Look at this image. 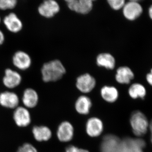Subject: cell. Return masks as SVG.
<instances>
[{
  "label": "cell",
  "mask_w": 152,
  "mask_h": 152,
  "mask_svg": "<svg viewBox=\"0 0 152 152\" xmlns=\"http://www.w3.org/2000/svg\"><path fill=\"white\" fill-rule=\"evenodd\" d=\"M3 23L7 29L12 33H17L21 31L23 23L18 15L14 12L10 13L4 18Z\"/></svg>",
  "instance_id": "14"
},
{
  "label": "cell",
  "mask_w": 152,
  "mask_h": 152,
  "mask_svg": "<svg viewBox=\"0 0 152 152\" xmlns=\"http://www.w3.org/2000/svg\"><path fill=\"white\" fill-rule=\"evenodd\" d=\"M74 129L72 125L67 121H63L58 127L57 136L60 142H67L72 140Z\"/></svg>",
  "instance_id": "9"
},
{
  "label": "cell",
  "mask_w": 152,
  "mask_h": 152,
  "mask_svg": "<svg viewBox=\"0 0 152 152\" xmlns=\"http://www.w3.org/2000/svg\"><path fill=\"white\" fill-rule=\"evenodd\" d=\"M96 86L95 78L88 73L81 75L77 78L76 86L81 92L88 94L91 92Z\"/></svg>",
  "instance_id": "8"
},
{
  "label": "cell",
  "mask_w": 152,
  "mask_h": 152,
  "mask_svg": "<svg viewBox=\"0 0 152 152\" xmlns=\"http://www.w3.org/2000/svg\"><path fill=\"white\" fill-rule=\"evenodd\" d=\"M145 79L148 84L152 87V68L150 69V72L146 75Z\"/></svg>",
  "instance_id": "27"
},
{
  "label": "cell",
  "mask_w": 152,
  "mask_h": 152,
  "mask_svg": "<svg viewBox=\"0 0 152 152\" xmlns=\"http://www.w3.org/2000/svg\"><path fill=\"white\" fill-rule=\"evenodd\" d=\"M66 73L64 66L58 60L45 63L41 69L42 79L46 83L57 81L61 80Z\"/></svg>",
  "instance_id": "1"
},
{
  "label": "cell",
  "mask_w": 152,
  "mask_h": 152,
  "mask_svg": "<svg viewBox=\"0 0 152 152\" xmlns=\"http://www.w3.org/2000/svg\"><path fill=\"white\" fill-rule=\"evenodd\" d=\"M128 94L133 99H143L147 95L146 88L140 83H133L129 87Z\"/></svg>",
  "instance_id": "20"
},
{
  "label": "cell",
  "mask_w": 152,
  "mask_h": 152,
  "mask_svg": "<svg viewBox=\"0 0 152 152\" xmlns=\"http://www.w3.org/2000/svg\"><path fill=\"white\" fill-rule=\"evenodd\" d=\"M33 135L38 142L47 141L51 139L52 131L50 128L46 126H35L32 129Z\"/></svg>",
  "instance_id": "21"
},
{
  "label": "cell",
  "mask_w": 152,
  "mask_h": 152,
  "mask_svg": "<svg viewBox=\"0 0 152 152\" xmlns=\"http://www.w3.org/2000/svg\"><path fill=\"white\" fill-rule=\"evenodd\" d=\"M22 80L21 76L18 72L11 69H7L5 71L3 83L7 88H14L20 85Z\"/></svg>",
  "instance_id": "13"
},
{
  "label": "cell",
  "mask_w": 152,
  "mask_h": 152,
  "mask_svg": "<svg viewBox=\"0 0 152 152\" xmlns=\"http://www.w3.org/2000/svg\"><path fill=\"white\" fill-rule=\"evenodd\" d=\"M121 140L115 135L104 136L100 145L101 152H119Z\"/></svg>",
  "instance_id": "6"
},
{
  "label": "cell",
  "mask_w": 152,
  "mask_h": 152,
  "mask_svg": "<svg viewBox=\"0 0 152 152\" xmlns=\"http://www.w3.org/2000/svg\"><path fill=\"white\" fill-rule=\"evenodd\" d=\"M66 2L69 10L82 15L89 13L94 6L92 0H66Z\"/></svg>",
  "instance_id": "5"
},
{
  "label": "cell",
  "mask_w": 152,
  "mask_h": 152,
  "mask_svg": "<svg viewBox=\"0 0 152 152\" xmlns=\"http://www.w3.org/2000/svg\"><path fill=\"white\" fill-rule=\"evenodd\" d=\"M97 65L109 70L113 69L116 66L115 57L109 53L99 54L96 58Z\"/></svg>",
  "instance_id": "18"
},
{
  "label": "cell",
  "mask_w": 152,
  "mask_h": 152,
  "mask_svg": "<svg viewBox=\"0 0 152 152\" xmlns=\"http://www.w3.org/2000/svg\"><path fill=\"white\" fill-rule=\"evenodd\" d=\"M17 152H38L35 147L30 143H25L18 149Z\"/></svg>",
  "instance_id": "25"
},
{
  "label": "cell",
  "mask_w": 152,
  "mask_h": 152,
  "mask_svg": "<svg viewBox=\"0 0 152 152\" xmlns=\"http://www.w3.org/2000/svg\"><path fill=\"white\" fill-rule=\"evenodd\" d=\"M12 63L14 66L20 70H26L30 67L32 60L29 55L23 51H18L12 57Z\"/></svg>",
  "instance_id": "11"
},
{
  "label": "cell",
  "mask_w": 152,
  "mask_h": 152,
  "mask_svg": "<svg viewBox=\"0 0 152 152\" xmlns=\"http://www.w3.org/2000/svg\"><path fill=\"white\" fill-rule=\"evenodd\" d=\"M17 4V0H0V10H12L16 7Z\"/></svg>",
  "instance_id": "23"
},
{
  "label": "cell",
  "mask_w": 152,
  "mask_h": 152,
  "mask_svg": "<svg viewBox=\"0 0 152 152\" xmlns=\"http://www.w3.org/2000/svg\"><path fill=\"white\" fill-rule=\"evenodd\" d=\"M92 103L88 97L81 96L77 99L75 104L76 111L82 115H86L90 113Z\"/></svg>",
  "instance_id": "19"
},
{
  "label": "cell",
  "mask_w": 152,
  "mask_h": 152,
  "mask_svg": "<svg viewBox=\"0 0 152 152\" xmlns=\"http://www.w3.org/2000/svg\"><path fill=\"white\" fill-rule=\"evenodd\" d=\"M149 131L151 133V142L152 144V119L149 122Z\"/></svg>",
  "instance_id": "30"
},
{
  "label": "cell",
  "mask_w": 152,
  "mask_h": 152,
  "mask_svg": "<svg viewBox=\"0 0 152 152\" xmlns=\"http://www.w3.org/2000/svg\"><path fill=\"white\" fill-rule=\"evenodd\" d=\"M103 129V124L102 120L99 118H90L86 124V132L87 134L91 137H96L100 136Z\"/></svg>",
  "instance_id": "10"
},
{
  "label": "cell",
  "mask_w": 152,
  "mask_h": 152,
  "mask_svg": "<svg viewBox=\"0 0 152 152\" xmlns=\"http://www.w3.org/2000/svg\"><path fill=\"white\" fill-rule=\"evenodd\" d=\"M140 1L139 0H131L126 2L122 9L123 15L125 19L130 21H134L141 16L144 9Z\"/></svg>",
  "instance_id": "3"
},
{
  "label": "cell",
  "mask_w": 152,
  "mask_h": 152,
  "mask_svg": "<svg viewBox=\"0 0 152 152\" xmlns=\"http://www.w3.org/2000/svg\"><path fill=\"white\" fill-rule=\"evenodd\" d=\"M145 142L141 138L121 140L119 152H143Z\"/></svg>",
  "instance_id": "4"
},
{
  "label": "cell",
  "mask_w": 152,
  "mask_h": 152,
  "mask_svg": "<svg viewBox=\"0 0 152 152\" xmlns=\"http://www.w3.org/2000/svg\"><path fill=\"white\" fill-rule=\"evenodd\" d=\"M65 152H90L88 150L84 149L75 146H69L66 148Z\"/></svg>",
  "instance_id": "26"
},
{
  "label": "cell",
  "mask_w": 152,
  "mask_h": 152,
  "mask_svg": "<svg viewBox=\"0 0 152 152\" xmlns=\"http://www.w3.org/2000/svg\"><path fill=\"white\" fill-rule=\"evenodd\" d=\"M107 2L109 6L113 10L119 11L122 10L126 1L125 0H108Z\"/></svg>",
  "instance_id": "24"
},
{
  "label": "cell",
  "mask_w": 152,
  "mask_h": 152,
  "mask_svg": "<svg viewBox=\"0 0 152 152\" xmlns=\"http://www.w3.org/2000/svg\"><path fill=\"white\" fill-rule=\"evenodd\" d=\"M60 7L58 3L55 0L44 1L39 6L38 11L42 17L50 18L59 12Z\"/></svg>",
  "instance_id": "7"
},
{
  "label": "cell",
  "mask_w": 152,
  "mask_h": 152,
  "mask_svg": "<svg viewBox=\"0 0 152 152\" xmlns=\"http://www.w3.org/2000/svg\"><path fill=\"white\" fill-rule=\"evenodd\" d=\"M130 124L134 134L141 138L149 131V121L146 116L140 110H136L131 114Z\"/></svg>",
  "instance_id": "2"
},
{
  "label": "cell",
  "mask_w": 152,
  "mask_h": 152,
  "mask_svg": "<svg viewBox=\"0 0 152 152\" xmlns=\"http://www.w3.org/2000/svg\"><path fill=\"white\" fill-rule=\"evenodd\" d=\"M135 74L132 69L128 66H121L118 68L115 79L118 83L128 85L134 79Z\"/></svg>",
  "instance_id": "12"
},
{
  "label": "cell",
  "mask_w": 152,
  "mask_h": 152,
  "mask_svg": "<svg viewBox=\"0 0 152 152\" xmlns=\"http://www.w3.org/2000/svg\"><path fill=\"white\" fill-rule=\"evenodd\" d=\"M1 17H0V23H1Z\"/></svg>",
  "instance_id": "31"
},
{
  "label": "cell",
  "mask_w": 152,
  "mask_h": 152,
  "mask_svg": "<svg viewBox=\"0 0 152 152\" xmlns=\"http://www.w3.org/2000/svg\"><path fill=\"white\" fill-rule=\"evenodd\" d=\"M13 118L17 126L20 127L27 126L31 123L29 112L27 109L23 107L16 108L14 113Z\"/></svg>",
  "instance_id": "15"
},
{
  "label": "cell",
  "mask_w": 152,
  "mask_h": 152,
  "mask_svg": "<svg viewBox=\"0 0 152 152\" xmlns=\"http://www.w3.org/2000/svg\"><path fill=\"white\" fill-rule=\"evenodd\" d=\"M148 14L150 19L152 20V4L149 7L148 10Z\"/></svg>",
  "instance_id": "29"
},
{
  "label": "cell",
  "mask_w": 152,
  "mask_h": 152,
  "mask_svg": "<svg viewBox=\"0 0 152 152\" xmlns=\"http://www.w3.org/2000/svg\"><path fill=\"white\" fill-rule=\"evenodd\" d=\"M5 41V36L4 33L0 30V46Z\"/></svg>",
  "instance_id": "28"
},
{
  "label": "cell",
  "mask_w": 152,
  "mask_h": 152,
  "mask_svg": "<svg viewBox=\"0 0 152 152\" xmlns=\"http://www.w3.org/2000/svg\"><path fill=\"white\" fill-rule=\"evenodd\" d=\"M39 96L35 90L31 88L25 90L22 97V102L25 107L33 108L37 105Z\"/></svg>",
  "instance_id": "17"
},
{
  "label": "cell",
  "mask_w": 152,
  "mask_h": 152,
  "mask_svg": "<svg viewBox=\"0 0 152 152\" xmlns=\"http://www.w3.org/2000/svg\"><path fill=\"white\" fill-rule=\"evenodd\" d=\"M102 98L107 102H115L119 97V91L116 88L113 86H104L101 90Z\"/></svg>",
  "instance_id": "22"
},
{
  "label": "cell",
  "mask_w": 152,
  "mask_h": 152,
  "mask_svg": "<svg viewBox=\"0 0 152 152\" xmlns=\"http://www.w3.org/2000/svg\"><path fill=\"white\" fill-rule=\"evenodd\" d=\"M19 98L15 93L5 91L0 94V104L7 108L15 109L18 107Z\"/></svg>",
  "instance_id": "16"
}]
</instances>
